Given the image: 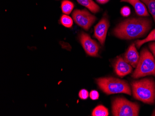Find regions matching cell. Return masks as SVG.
I'll return each mask as SVG.
<instances>
[{"instance_id":"obj_9","label":"cell","mask_w":155,"mask_h":116,"mask_svg":"<svg viewBox=\"0 0 155 116\" xmlns=\"http://www.w3.org/2000/svg\"><path fill=\"white\" fill-rule=\"evenodd\" d=\"M114 70L117 76L124 77L131 72L132 67L125 60L119 57L115 63Z\"/></svg>"},{"instance_id":"obj_21","label":"cell","mask_w":155,"mask_h":116,"mask_svg":"<svg viewBox=\"0 0 155 116\" xmlns=\"http://www.w3.org/2000/svg\"><path fill=\"white\" fill-rule=\"evenodd\" d=\"M149 47L150 51L152 52L153 56L155 58V42L150 43Z\"/></svg>"},{"instance_id":"obj_11","label":"cell","mask_w":155,"mask_h":116,"mask_svg":"<svg viewBox=\"0 0 155 116\" xmlns=\"http://www.w3.org/2000/svg\"><path fill=\"white\" fill-rule=\"evenodd\" d=\"M121 2H128L131 4L134 8L136 13L138 16L142 17L149 16V14L146 6L140 0H121Z\"/></svg>"},{"instance_id":"obj_14","label":"cell","mask_w":155,"mask_h":116,"mask_svg":"<svg viewBox=\"0 0 155 116\" xmlns=\"http://www.w3.org/2000/svg\"><path fill=\"white\" fill-rule=\"evenodd\" d=\"M108 109L102 105L97 106L92 112V116H108Z\"/></svg>"},{"instance_id":"obj_3","label":"cell","mask_w":155,"mask_h":116,"mask_svg":"<svg viewBox=\"0 0 155 116\" xmlns=\"http://www.w3.org/2000/svg\"><path fill=\"white\" fill-rule=\"evenodd\" d=\"M101 89L106 94L125 93L130 95L131 89L126 81L112 77L101 78L96 80Z\"/></svg>"},{"instance_id":"obj_2","label":"cell","mask_w":155,"mask_h":116,"mask_svg":"<svg viewBox=\"0 0 155 116\" xmlns=\"http://www.w3.org/2000/svg\"><path fill=\"white\" fill-rule=\"evenodd\" d=\"M133 97L144 103L152 105L155 103V81L151 78H146L132 81Z\"/></svg>"},{"instance_id":"obj_15","label":"cell","mask_w":155,"mask_h":116,"mask_svg":"<svg viewBox=\"0 0 155 116\" xmlns=\"http://www.w3.org/2000/svg\"><path fill=\"white\" fill-rule=\"evenodd\" d=\"M74 4L69 1L64 0L61 3V9L63 13L66 14H69L74 9Z\"/></svg>"},{"instance_id":"obj_4","label":"cell","mask_w":155,"mask_h":116,"mask_svg":"<svg viewBox=\"0 0 155 116\" xmlns=\"http://www.w3.org/2000/svg\"><path fill=\"white\" fill-rule=\"evenodd\" d=\"M149 76L155 77V59L147 48H143L141 52L139 62L132 77L137 79Z\"/></svg>"},{"instance_id":"obj_8","label":"cell","mask_w":155,"mask_h":116,"mask_svg":"<svg viewBox=\"0 0 155 116\" xmlns=\"http://www.w3.org/2000/svg\"><path fill=\"white\" fill-rule=\"evenodd\" d=\"M109 22L107 18H102L94 27V37L97 39L101 45H103L107 37Z\"/></svg>"},{"instance_id":"obj_1","label":"cell","mask_w":155,"mask_h":116,"mask_svg":"<svg viewBox=\"0 0 155 116\" xmlns=\"http://www.w3.org/2000/svg\"><path fill=\"white\" fill-rule=\"evenodd\" d=\"M152 21L146 18H131L118 24L114 30V35L122 39L142 38L151 28Z\"/></svg>"},{"instance_id":"obj_10","label":"cell","mask_w":155,"mask_h":116,"mask_svg":"<svg viewBox=\"0 0 155 116\" xmlns=\"http://www.w3.org/2000/svg\"><path fill=\"white\" fill-rule=\"evenodd\" d=\"M139 56L134 44L130 46L124 55V60L133 67H136L139 62Z\"/></svg>"},{"instance_id":"obj_7","label":"cell","mask_w":155,"mask_h":116,"mask_svg":"<svg viewBox=\"0 0 155 116\" xmlns=\"http://www.w3.org/2000/svg\"><path fill=\"white\" fill-rule=\"evenodd\" d=\"M80 40L87 54L91 57H98L100 46L95 41L92 39L89 35L86 33H82L80 34Z\"/></svg>"},{"instance_id":"obj_20","label":"cell","mask_w":155,"mask_h":116,"mask_svg":"<svg viewBox=\"0 0 155 116\" xmlns=\"http://www.w3.org/2000/svg\"><path fill=\"white\" fill-rule=\"evenodd\" d=\"M90 97L93 100H96L99 98V93L96 90H93L90 93Z\"/></svg>"},{"instance_id":"obj_12","label":"cell","mask_w":155,"mask_h":116,"mask_svg":"<svg viewBox=\"0 0 155 116\" xmlns=\"http://www.w3.org/2000/svg\"><path fill=\"white\" fill-rule=\"evenodd\" d=\"M80 4L88 8L91 12L97 13L100 10V8L93 0H77Z\"/></svg>"},{"instance_id":"obj_5","label":"cell","mask_w":155,"mask_h":116,"mask_svg":"<svg viewBox=\"0 0 155 116\" xmlns=\"http://www.w3.org/2000/svg\"><path fill=\"white\" fill-rule=\"evenodd\" d=\"M139 109L138 104L124 98H117L112 102V113L114 116H137Z\"/></svg>"},{"instance_id":"obj_23","label":"cell","mask_w":155,"mask_h":116,"mask_svg":"<svg viewBox=\"0 0 155 116\" xmlns=\"http://www.w3.org/2000/svg\"><path fill=\"white\" fill-rule=\"evenodd\" d=\"M151 116H155V109L154 110V111H153V113L151 114Z\"/></svg>"},{"instance_id":"obj_18","label":"cell","mask_w":155,"mask_h":116,"mask_svg":"<svg viewBox=\"0 0 155 116\" xmlns=\"http://www.w3.org/2000/svg\"><path fill=\"white\" fill-rule=\"evenodd\" d=\"M79 96L81 99H87L89 96L88 92L86 89L81 90L79 92Z\"/></svg>"},{"instance_id":"obj_6","label":"cell","mask_w":155,"mask_h":116,"mask_svg":"<svg viewBox=\"0 0 155 116\" xmlns=\"http://www.w3.org/2000/svg\"><path fill=\"white\" fill-rule=\"evenodd\" d=\"M72 16L74 22L86 30H88L96 20L94 15L86 10L76 9L73 12Z\"/></svg>"},{"instance_id":"obj_13","label":"cell","mask_w":155,"mask_h":116,"mask_svg":"<svg viewBox=\"0 0 155 116\" xmlns=\"http://www.w3.org/2000/svg\"><path fill=\"white\" fill-rule=\"evenodd\" d=\"M155 41V29L152 30L148 36H147L146 38L142 40H137L135 42L137 48H139L143 44L147 43L150 41Z\"/></svg>"},{"instance_id":"obj_16","label":"cell","mask_w":155,"mask_h":116,"mask_svg":"<svg viewBox=\"0 0 155 116\" xmlns=\"http://www.w3.org/2000/svg\"><path fill=\"white\" fill-rule=\"evenodd\" d=\"M146 5L155 22V0H140Z\"/></svg>"},{"instance_id":"obj_19","label":"cell","mask_w":155,"mask_h":116,"mask_svg":"<svg viewBox=\"0 0 155 116\" xmlns=\"http://www.w3.org/2000/svg\"><path fill=\"white\" fill-rule=\"evenodd\" d=\"M121 14L124 17H127L130 14V9L128 7H124L121 9Z\"/></svg>"},{"instance_id":"obj_17","label":"cell","mask_w":155,"mask_h":116,"mask_svg":"<svg viewBox=\"0 0 155 116\" xmlns=\"http://www.w3.org/2000/svg\"><path fill=\"white\" fill-rule=\"evenodd\" d=\"M61 22L63 26L68 27L70 28L73 26V21L72 18L68 15H63L61 18Z\"/></svg>"},{"instance_id":"obj_22","label":"cell","mask_w":155,"mask_h":116,"mask_svg":"<svg viewBox=\"0 0 155 116\" xmlns=\"http://www.w3.org/2000/svg\"><path fill=\"white\" fill-rule=\"evenodd\" d=\"M110 0H96V1L98 3L101 4H105V3H107V2H108Z\"/></svg>"}]
</instances>
